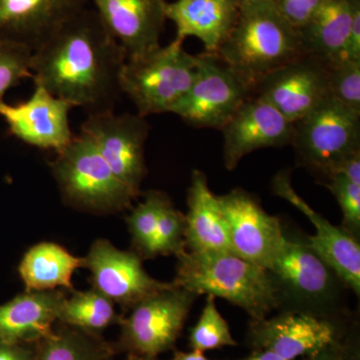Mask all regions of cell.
Listing matches in <instances>:
<instances>
[{"instance_id": "obj_2", "label": "cell", "mask_w": 360, "mask_h": 360, "mask_svg": "<svg viewBox=\"0 0 360 360\" xmlns=\"http://www.w3.org/2000/svg\"><path fill=\"white\" fill-rule=\"evenodd\" d=\"M174 283L198 296L224 298L250 315L251 321L269 317L281 309L278 290L269 270L229 251L177 255Z\"/></svg>"}, {"instance_id": "obj_12", "label": "cell", "mask_w": 360, "mask_h": 360, "mask_svg": "<svg viewBox=\"0 0 360 360\" xmlns=\"http://www.w3.org/2000/svg\"><path fill=\"white\" fill-rule=\"evenodd\" d=\"M217 196L226 222L231 252L269 269L284 238L281 220L265 212L245 189L234 188Z\"/></svg>"}, {"instance_id": "obj_20", "label": "cell", "mask_w": 360, "mask_h": 360, "mask_svg": "<svg viewBox=\"0 0 360 360\" xmlns=\"http://www.w3.org/2000/svg\"><path fill=\"white\" fill-rule=\"evenodd\" d=\"M65 298L60 290H25L0 305V343L32 345L51 335Z\"/></svg>"}, {"instance_id": "obj_21", "label": "cell", "mask_w": 360, "mask_h": 360, "mask_svg": "<svg viewBox=\"0 0 360 360\" xmlns=\"http://www.w3.org/2000/svg\"><path fill=\"white\" fill-rule=\"evenodd\" d=\"M165 14L176 27L175 39L196 37L205 52L217 53L238 20L239 0H175Z\"/></svg>"}, {"instance_id": "obj_34", "label": "cell", "mask_w": 360, "mask_h": 360, "mask_svg": "<svg viewBox=\"0 0 360 360\" xmlns=\"http://www.w3.org/2000/svg\"><path fill=\"white\" fill-rule=\"evenodd\" d=\"M307 360H359V343L355 338L347 336L345 340L333 343L319 354Z\"/></svg>"}, {"instance_id": "obj_31", "label": "cell", "mask_w": 360, "mask_h": 360, "mask_svg": "<svg viewBox=\"0 0 360 360\" xmlns=\"http://www.w3.org/2000/svg\"><path fill=\"white\" fill-rule=\"evenodd\" d=\"M329 94L360 113V61H340L328 68Z\"/></svg>"}, {"instance_id": "obj_19", "label": "cell", "mask_w": 360, "mask_h": 360, "mask_svg": "<svg viewBox=\"0 0 360 360\" xmlns=\"http://www.w3.org/2000/svg\"><path fill=\"white\" fill-rule=\"evenodd\" d=\"M87 0H0V39L35 51Z\"/></svg>"}, {"instance_id": "obj_29", "label": "cell", "mask_w": 360, "mask_h": 360, "mask_svg": "<svg viewBox=\"0 0 360 360\" xmlns=\"http://www.w3.org/2000/svg\"><path fill=\"white\" fill-rule=\"evenodd\" d=\"M186 214L175 207L169 196L161 208L153 246V258L174 255L186 250Z\"/></svg>"}, {"instance_id": "obj_36", "label": "cell", "mask_w": 360, "mask_h": 360, "mask_svg": "<svg viewBox=\"0 0 360 360\" xmlns=\"http://www.w3.org/2000/svg\"><path fill=\"white\" fill-rule=\"evenodd\" d=\"M0 360H34L33 345L0 343Z\"/></svg>"}, {"instance_id": "obj_17", "label": "cell", "mask_w": 360, "mask_h": 360, "mask_svg": "<svg viewBox=\"0 0 360 360\" xmlns=\"http://www.w3.org/2000/svg\"><path fill=\"white\" fill-rule=\"evenodd\" d=\"M276 195L295 205L310 220L315 234L309 236L312 248L333 267L347 290L360 295V245L359 240L348 233L342 226H335L328 219L310 207L291 186L290 172H279L272 181Z\"/></svg>"}, {"instance_id": "obj_37", "label": "cell", "mask_w": 360, "mask_h": 360, "mask_svg": "<svg viewBox=\"0 0 360 360\" xmlns=\"http://www.w3.org/2000/svg\"><path fill=\"white\" fill-rule=\"evenodd\" d=\"M335 174L342 175L350 181L360 184V153H355L354 155L350 156L347 160L343 161Z\"/></svg>"}, {"instance_id": "obj_4", "label": "cell", "mask_w": 360, "mask_h": 360, "mask_svg": "<svg viewBox=\"0 0 360 360\" xmlns=\"http://www.w3.org/2000/svg\"><path fill=\"white\" fill-rule=\"evenodd\" d=\"M283 310L341 316V291L347 288L333 267L307 240L284 231L281 248L269 269Z\"/></svg>"}, {"instance_id": "obj_3", "label": "cell", "mask_w": 360, "mask_h": 360, "mask_svg": "<svg viewBox=\"0 0 360 360\" xmlns=\"http://www.w3.org/2000/svg\"><path fill=\"white\" fill-rule=\"evenodd\" d=\"M217 56L255 92L262 78L300 56V32L271 1H240L236 25Z\"/></svg>"}, {"instance_id": "obj_1", "label": "cell", "mask_w": 360, "mask_h": 360, "mask_svg": "<svg viewBox=\"0 0 360 360\" xmlns=\"http://www.w3.org/2000/svg\"><path fill=\"white\" fill-rule=\"evenodd\" d=\"M127 59L96 11L85 7L32 52L30 70L34 84L92 115L115 110Z\"/></svg>"}, {"instance_id": "obj_28", "label": "cell", "mask_w": 360, "mask_h": 360, "mask_svg": "<svg viewBox=\"0 0 360 360\" xmlns=\"http://www.w3.org/2000/svg\"><path fill=\"white\" fill-rule=\"evenodd\" d=\"M191 350L205 354L207 350L225 347H238L229 323L217 309L215 297L207 295L200 319L191 328L188 336Z\"/></svg>"}, {"instance_id": "obj_30", "label": "cell", "mask_w": 360, "mask_h": 360, "mask_svg": "<svg viewBox=\"0 0 360 360\" xmlns=\"http://www.w3.org/2000/svg\"><path fill=\"white\" fill-rule=\"evenodd\" d=\"M32 51L22 45L0 39V101L8 90L26 78H32L30 70Z\"/></svg>"}, {"instance_id": "obj_8", "label": "cell", "mask_w": 360, "mask_h": 360, "mask_svg": "<svg viewBox=\"0 0 360 360\" xmlns=\"http://www.w3.org/2000/svg\"><path fill=\"white\" fill-rule=\"evenodd\" d=\"M198 297L172 281L170 288L144 298L120 321L116 348L153 359L172 350Z\"/></svg>"}, {"instance_id": "obj_16", "label": "cell", "mask_w": 360, "mask_h": 360, "mask_svg": "<svg viewBox=\"0 0 360 360\" xmlns=\"http://www.w3.org/2000/svg\"><path fill=\"white\" fill-rule=\"evenodd\" d=\"M255 94L293 123L330 96L328 68L311 56H300L262 78Z\"/></svg>"}, {"instance_id": "obj_32", "label": "cell", "mask_w": 360, "mask_h": 360, "mask_svg": "<svg viewBox=\"0 0 360 360\" xmlns=\"http://www.w3.org/2000/svg\"><path fill=\"white\" fill-rule=\"evenodd\" d=\"M340 206L343 215L341 226L359 240L360 234V184L350 181L340 174L331 175L324 182Z\"/></svg>"}, {"instance_id": "obj_40", "label": "cell", "mask_w": 360, "mask_h": 360, "mask_svg": "<svg viewBox=\"0 0 360 360\" xmlns=\"http://www.w3.org/2000/svg\"><path fill=\"white\" fill-rule=\"evenodd\" d=\"M124 360H156V359H153V357L139 356V355L129 354Z\"/></svg>"}, {"instance_id": "obj_14", "label": "cell", "mask_w": 360, "mask_h": 360, "mask_svg": "<svg viewBox=\"0 0 360 360\" xmlns=\"http://www.w3.org/2000/svg\"><path fill=\"white\" fill-rule=\"evenodd\" d=\"M27 101L16 104L0 101V117L9 134L28 146L63 150L72 141L70 112L75 106L54 96L41 85L34 84Z\"/></svg>"}, {"instance_id": "obj_15", "label": "cell", "mask_w": 360, "mask_h": 360, "mask_svg": "<svg viewBox=\"0 0 360 360\" xmlns=\"http://www.w3.org/2000/svg\"><path fill=\"white\" fill-rule=\"evenodd\" d=\"M224 161L233 170L245 156L257 149L291 144L293 124L262 96L253 94L222 127Z\"/></svg>"}, {"instance_id": "obj_9", "label": "cell", "mask_w": 360, "mask_h": 360, "mask_svg": "<svg viewBox=\"0 0 360 360\" xmlns=\"http://www.w3.org/2000/svg\"><path fill=\"white\" fill-rule=\"evenodd\" d=\"M246 336L252 350H269L283 359L297 360L310 359L349 335L341 316L281 310L274 316L251 321Z\"/></svg>"}, {"instance_id": "obj_25", "label": "cell", "mask_w": 360, "mask_h": 360, "mask_svg": "<svg viewBox=\"0 0 360 360\" xmlns=\"http://www.w3.org/2000/svg\"><path fill=\"white\" fill-rule=\"evenodd\" d=\"M33 350L34 360H115V354L101 335L60 322L51 335L33 345Z\"/></svg>"}, {"instance_id": "obj_39", "label": "cell", "mask_w": 360, "mask_h": 360, "mask_svg": "<svg viewBox=\"0 0 360 360\" xmlns=\"http://www.w3.org/2000/svg\"><path fill=\"white\" fill-rule=\"evenodd\" d=\"M170 360H210L205 356V354L195 350L191 352H176Z\"/></svg>"}, {"instance_id": "obj_33", "label": "cell", "mask_w": 360, "mask_h": 360, "mask_svg": "<svg viewBox=\"0 0 360 360\" xmlns=\"http://www.w3.org/2000/svg\"><path fill=\"white\" fill-rule=\"evenodd\" d=\"M326 0H271L278 13L300 30L307 25Z\"/></svg>"}, {"instance_id": "obj_35", "label": "cell", "mask_w": 360, "mask_h": 360, "mask_svg": "<svg viewBox=\"0 0 360 360\" xmlns=\"http://www.w3.org/2000/svg\"><path fill=\"white\" fill-rule=\"evenodd\" d=\"M360 61V6L355 9L340 61Z\"/></svg>"}, {"instance_id": "obj_5", "label": "cell", "mask_w": 360, "mask_h": 360, "mask_svg": "<svg viewBox=\"0 0 360 360\" xmlns=\"http://www.w3.org/2000/svg\"><path fill=\"white\" fill-rule=\"evenodd\" d=\"M198 65V56L184 51V41L174 39L139 58L127 59L120 89L134 103L137 115L172 112L191 89Z\"/></svg>"}, {"instance_id": "obj_11", "label": "cell", "mask_w": 360, "mask_h": 360, "mask_svg": "<svg viewBox=\"0 0 360 360\" xmlns=\"http://www.w3.org/2000/svg\"><path fill=\"white\" fill-rule=\"evenodd\" d=\"M191 89L172 113L198 129H219L255 94L253 89L214 53L198 54Z\"/></svg>"}, {"instance_id": "obj_13", "label": "cell", "mask_w": 360, "mask_h": 360, "mask_svg": "<svg viewBox=\"0 0 360 360\" xmlns=\"http://www.w3.org/2000/svg\"><path fill=\"white\" fill-rule=\"evenodd\" d=\"M84 267L91 272L92 288L124 311L172 285L149 276L135 251L118 250L108 239L94 241L84 257Z\"/></svg>"}, {"instance_id": "obj_24", "label": "cell", "mask_w": 360, "mask_h": 360, "mask_svg": "<svg viewBox=\"0 0 360 360\" xmlns=\"http://www.w3.org/2000/svg\"><path fill=\"white\" fill-rule=\"evenodd\" d=\"M80 267H84V257H75L56 243H40L26 251L18 272L25 290L47 291L63 288L73 292V274Z\"/></svg>"}, {"instance_id": "obj_6", "label": "cell", "mask_w": 360, "mask_h": 360, "mask_svg": "<svg viewBox=\"0 0 360 360\" xmlns=\"http://www.w3.org/2000/svg\"><path fill=\"white\" fill-rule=\"evenodd\" d=\"M59 191L68 205L94 213H116L127 210L137 198L120 181L82 134L49 163Z\"/></svg>"}, {"instance_id": "obj_10", "label": "cell", "mask_w": 360, "mask_h": 360, "mask_svg": "<svg viewBox=\"0 0 360 360\" xmlns=\"http://www.w3.org/2000/svg\"><path fill=\"white\" fill-rule=\"evenodd\" d=\"M137 113L115 115V110L92 113L80 127L113 174L136 198L148 174L146 143L150 125Z\"/></svg>"}, {"instance_id": "obj_41", "label": "cell", "mask_w": 360, "mask_h": 360, "mask_svg": "<svg viewBox=\"0 0 360 360\" xmlns=\"http://www.w3.org/2000/svg\"><path fill=\"white\" fill-rule=\"evenodd\" d=\"M240 1H271V0H240Z\"/></svg>"}, {"instance_id": "obj_23", "label": "cell", "mask_w": 360, "mask_h": 360, "mask_svg": "<svg viewBox=\"0 0 360 360\" xmlns=\"http://www.w3.org/2000/svg\"><path fill=\"white\" fill-rule=\"evenodd\" d=\"M360 0H326L298 30L302 51L330 68L341 60L355 9Z\"/></svg>"}, {"instance_id": "obj_27", "label": "cell", "mask_w": 360, "mask_h": 360, "mask_svg": "<svg viewBox=\"0 0 360 360\" xmlns=\"http://www.w3.org/2000/svg\"><path fill=\"white\" fill-rule=\"evenodd\" d=\"M168 195L163 191H149L143 200L132 208L127 217L134 251L142 258H153V246L161 208Z\"/></svg>"}, {"instance_id": "obj_38", "label": "cell", "mask_w": 360, "mask_h": 360, "mask_svg": "<svg viewBox=\"0 0 360 360\" xmlns=\"http://www.w3.org/2000/svg\"><path fill=\"white\" fill-rule=\"evenodd\" d=\"M236 360H288L269 350H253L250 356ZM307 360V359H305Z\"/></svg>"}, {"instance_id": "obj_18", "label": "cell", "mask_w": 360, "mask_h": 360, "mask_svg": "<svg viewBox=\"0 0 360 360\" xmlns=\"http://www.w3.org/2000/svg\"><path fill=\"white\" fill-rule=\"evenodd\" d=\"M106 30L127 53L139 58L160 46L165 0H91Z\"/></svg>"}, {"instance_id": "obj_7", "label": "cell", "mask_w": 360, "mask_h": 360, "mask_svg": "<svg viewBox=\"0 0 360 360\" xmlns=\"http://www.w3.org/2000/svg\"><path fill=\"white\" fill-rule=\"evenodd\" d=\"M292 124L298 162L324 179L360 153V113L331 96Z\"/></svg>"}, {"instance_id": "obj_26", "label": "cell", "mask_w": 360, "mask_h": 360, "mask_svg": "<svg viewBox=\"0 0 360 360\" xmlns=\"http://www.w3.org/2000/svg\"><path fill=\"white\" fill-rule=\"evenodd\" d=\"M110 298L91 288L72 292L66 297L59 312L58 321L65 326L101 335L103 330L120 324L123 316L116 312Z\"/></svg>"}, {"instance_id": "obj_22", "label": "cell", "mask_w": 360, "mask_h": 360, "mask_svg": "<svg viewBox=\"0 0 360 360\" xmlns=\"http://www.w3.org/2000/svg\"><path fill=\"white\" fill-rule=\"evenodd\" d=\"M186 248L191 252H231L224 213L217 196L208 186L207 176L194 169L187 195Z\"/></svg>"}]
</instances>
